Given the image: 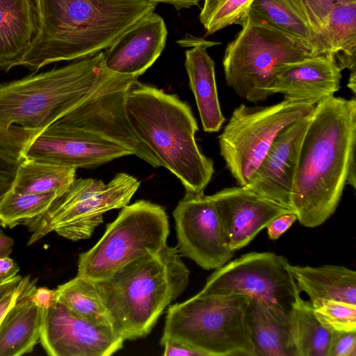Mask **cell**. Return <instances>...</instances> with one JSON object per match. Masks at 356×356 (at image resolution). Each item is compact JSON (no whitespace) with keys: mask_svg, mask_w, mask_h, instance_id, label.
<instances>
[{"mask_svg":"<svg viewBox=\"0 0 356 356\" xmlns=\"http://www.w3.org/2000/svg\"><path fill=\"white\" fill-rule=\"evenodd\" d=\"M291 333L297 356H327L332 331L317 319L312 304L301 296L289 312Z\"/></svg>","mask_w":356,"mask_h":356,"instance_id":"26","label":"cell"},{"mask_svg":"<svg viewBox=\"0 0 356 356\" xmlns=\"http://www.w3.org/2000/svg\"><path fill=\"white\" fill-rule=\"evenodd\" d=\"M54 300L90 322L112 326L108 310L91 280L76 275L54 290Z\"/></svg>","mask_w":356,"mask_h":356,"instance_id":"28","label":"cell"},{"mask_svg":"<svg viewBox=\"0 0 356 356\" xmlns=\"http://www.w3.org/2000/svg\"><path fill=\"white\" fill-rule=\"evenodd\" d=\"M236 24L241 29L227 44L222 65L227 86L248 102L268 98L266 89L284 65L316 56L250 10Z\"/></svg>","mask_w":356,"mask_h":356,"instance_id":"7","label":"cell"},{"mask_svg":"<svg viewBox=\"0 0 356 356\" xmlns=\"http://www.w3.org/2000/svg\"><path fill=\"white\" fill-rule=\"evenodd\" d=\"M157 3L158 2L165 3L173 6L177 10L182 8H189L197 6L200 0H146Z\"/></svg>","mask_w":356,"mask_h":356,"instance_id":"41","label":"cell"},{"mask_svg":"<svg viewBox=\"0 0 356 356\" xmlns=\"http://www.w3.org/2000/svg\"><path fill=\"white\" fill-rule=\"evenodd\" d=\"M19 271L18 265L9 256L0 257V284L16 277Z\"/></svg>","mask_w":356,"mask_h":356,"instance_id":"39","label":"cell"},{"mask_svg":"<svg viewBox=\"0 0 356 356\" xmlns=\"http://www.w3.org/2000/svg\"><path fill=\"white\" fill-rule=\"evenodd\" d=\"M22 160L0 140V181L13 182Z\"/></svg>","mask_w":356,"mask_h":356,"instance_id":"35","label":"cell"},{"mask_svg":"<svg viewBox=\"0 0 356 356\" xmlns=\"http://www.w3.org/2000/svg\"><path fill=\"white\" fill-rule=\"evenodd\" d=\"M39 30L36 0H0V68L18 66Z\"/></svg>","mask_w":356,"mask_h":356,"instance_id":"20","label":"cell"},{"mask_svg":"<svg viewBox=\"0 0 356 356\" xmlns=\"http://www.w3.org/2000/svg\"><path fill=\"white\" fill-rule=\"evenodd\" d=\"M22 278V277L21 275H17L14 278L4 283L0 284V297L9 290L15 287L21 280Z\"/></svg>","mask_w":356,"mask_h":356,"instance_id":"42","label":"cell"},{"mask_svg":"<svg viewBox=\"0 0 356 356\" xmlns=\"http://www.w3.org/2000/svg\"><path fill=\"white\" fill-rule=\"evenodd\" d=\"M312 113L296 120L278 134L246 187L263 197L291 207L300 152Z\"/></svg>","mask_w":356,"mask_h":356,"instance_id":"15","label":"cell"},{"mask_svg":"<svg viewBox=\"0 0 356 356\" xmlns=\"http://www.w3.org/2000/svg\"><path fill=\"white\" fill-rule=\"evenodd\" d=\"M341 70L328 54L310 56L284 65L275 75L266 92L285 99L315 105L332 97L340 88Z\"/></svg>","mask_w":356,"mask_h":356,"instance_id":"17","label":"cell"},{"mask_svg":"<svg viewBox=\"0 0 356 356\" xmlns=\"http://www.w3.org/2000/svg\"><path fill=\"white\" fill-rule=\"evenodd\" d=\"M289 269L311 302L337 300L356 305V272L343 266H294Z\"/></svg>","mask_w":356,"mask_h":356,"instance_id":"22","label":"cell"},{"mask_svg":"<svg viewBox=\"0 0 356 356\" xmlns=\"http://www.w3.org/2000/svg\"><path fill=\"white\" fill-rule=\"evenodd\" d=\"M169 234L168 215L162 207L143 200L127 204L106 225L97 243L80 254L76 275L92 282L106 278L165 247Z\"/></svg>","mask_w":356,"mask_h":356,"instance_id":"8","label":"cell"},{"mask_svg":"<svg viewBox=\"0 0 356 356\" xmlns=\"http://www.w3.org/2000/svg\"><path fill=\"white\" fill-rule=\"evenodd\" d=\"M350 71L348 87L350 88L353 94H355L356 89V69H353Z\"/></svg>","mask_w":356,"mask_h":356,"instance_id":"43","label":"cell"},{"mask_svg":"<svg viewBox=\"0 0 356 356\" xmlns=\"http://www.w3.org/2000/svg\"><path fill=\"white\" fill-rule=\"evenodd\" d=\"M178 43L191 47L185 52V68L190 88L194 95L203 129L206 132L218 131L225 121L218 99L215 74V63L207 49L220 44L193 36Z\"/></svg>","mask_w":356,"mask_h":356,"instance_id":"19","label":"cell"},{"mask_svg":"<svg viewBox=\"0 0 356 356\" xmlns=\"http://www.w3.org/2000/svg\"><path fill=\"white\" fill-rule=\"evenodd\" d=\"M246 318L256 356H297L289 312L250 298Z\"/></svg>","mask_w":356,"mask_h":356,"instance_id":"21","label":"cell"},{"mask_svg":"<svg viewBox=\"0 0 356 356\" xmlns=\"http://www.w3.org/2000/svg\"><path fill=\"white\" fill-rule=\"evenodd\" d=\"M131 155L128 149L87 131L50 125L29 140L21 151L22 159L89 168Z\"/></svg>","mask_w":356,"mask_h":356,"instance_id":"14","label":"cell"},{"mask_svg":"<svg viewBox=\"0 0 356 356\" xmlns=\"http://www.w3.org/2000/svg\"><path fill=\"white\" fill-rule=\"evenodd\" d=\"M211 195L233 251L246 246L274 218L295 213L292 208L263 197L246 186L225 188Z\"/></svg>","mask_w":356,"mask_h":356,"instance_id":"16","label":"cell"},{"mask_svg":"<svg viewBox=\"0 0 356 356\" xmlns=\"http://www.w3.org/2000/svg\"><path fill=\"white\" fill-rule=\"evenodd\" d=\"M249 299L197 293L171 305L161 343H181L201 356H256L246 318Z\"/></svg>","mask_w":356,"mask_h":356,"instance_id":"6","label":"cell"},{"mask_svg":"<svg viewBox=\"0 0 356 356\" xmlns=\"http://www.w3.org/2000/svg\"><path fill=\"white\" fill-rule=\"evenodd\" d=\"M124 341L112 326L90 322L58 302L42 309L40 342L50 356H109Z\"/></svg>","mask_w":356,"mask_h":356,"instance_id":"13","label":"cell"},{"mask_svg":"<svg viewBox=\"0 0 356 356\" xmlns=\"http://www.w3.org/2000/svg\"><path fill=\"white\" fill-rule=\"evenodd\" d=\"M76 168L31 159L19 163L10 189L19 193H65L76 179Z\"/></svg>","mask_w":356,"mask_h":356,"instance_id":"24","label":"cell"},{"mask_svg":"<svg viewBox=\"0 0 356 356\" xmlns=\"http://www.w3.org/2000/svg\"><path fill=\"white\" fill-rule=\"evenodd\" d=\"M323 35L327 53L342 71L356 69V1L340 3L328 15Z\"/></svg>","mask_w":356,"mask_h":356,"instance_id":"25","label":"cell"},{"mask_svg":"<svg viewBox=\"0 0 356 356\" xmlns=\"http://www.w3.org/2000/svg\"><path fill=\"white\" fill-rule=\"evenodd\" d=\"M284 1L312 29L323 36L327 17L333 8L338 4L356 0Z\"/></svg>","mask_w":356,"mask_h":356,"instance_id":"32","label":"cell"},{"mask_svg":"<svg viewBox=\"0 0 356 356\" xmlns=\"http://www.w3.org/2000/svg\"><path fill=\"white\" fill-rule=\"evenodd\" d=\"M32 292L13 307L1 323L0 356L29 353L39 342L42 309L31 300Z\"/></svg>","mask_w":356,"mask_h":356,"instance_id":"23","label":"cell"},{"mask_svg":"<svg viewBox=\"0 0 356 356\" xmlns=\"http://www.w3.org/2000/svg\"><path fill=\"white\" fill-rule=\"evenodd\" d=\"M36 280L29 276L22 277L18 284L0 297V327L13 307L23 297L29 295L36 287Z\"/></svg>","mask_w":356,"mask_h":356,"instance_id":"33","label":"cell"},{"mask_svg":"<svg viewBox=\"0 0 356 356\" xmlns=\"http://www.w3.org/2000/svg\"><path fill=\"white\" fill-rule=\"evenodd\" d=\"M316 105L284 99L271 106L236 107L218 136L220 153L238 186H246L278 134Z\"/></svg>","mask_w":356,"mask_h":356,"instance_id":"10","label":"cell"},{"mask_svg":"<svg viewBox=\"0 0 356 356\" xmlns=\"http://www.w3.org/2000/svg\"><path fill=\"white\" fill-rule=\"evenodd\" d=\"M128 120L142 142L181 182L186 191L204 192L213 161L200 149L198 126L188 104L155 87L133 83L126 100Z\"/></svg>","mask_w":356,"mask_h":356,"instance_id":"4","label":"cell"},{"mask_svg":"<svg viewBox=\"0 0 356 356\" xmlns=\"http://www.w3.org/2000/svg\"><path fill=\"white\" fill-rule=\"evenodd\" d=\"M254 0H204L200 21L211 35L236 24L248 12Z\"/></svg>","mask_w":356,"mask_h":356,"instance_id":"30","label":"cell"},{"mask_svg":"<svg viewBox=\"0 0 356 356\" xmlns=\"http://www.w3.org/2000/svg\"><path fill=\"white\" fill-rule=\"evenodd\" d=\"M180 254L205 270L217 269L234 256L212 195L187 192L172 212Z\"/></svg>","mask_w":356,"mask_h":356,"instance_id":"12","label":"cell"},{"mask_svg":"<svg viewBox=\"0 0 356 356\" xmlns=\"http://www.w3.org/2000/svg\"><path fill=\"white\" fill-rule=\"evenodd\" d=\"M161 344L164 347L163 355L165 356H201L196 350L181 343L165 341Z\"/></svg>","mask_w":356,"mask_h":356,"instance_id":"38","label":"cell"},{"mask_svg":"<svg viewBox=\"0 0 356 356\" xmlns=\"http://www.w3.org/2000/svg\"><path fill=\"white\" fill-rule=\"evenodd\" d=\"M290 264L274 252H249L216 269L198 293L244 296L289 312L301 292Z\"/></svg>","mask_w":356,"mask_h":356,"instance_id":"11","label":"cell"},{"mask_svg":"<svg viewBox=\"0 0 356 356\" xmlns=\"http://www.w3.org/2000/svg\"><path fill=\"white\" fill-rule=\"evenodd\" d=\"M356 100L332 97L316 105L305 134L291 207L307 227L335 211L346 184L355 188Z\"/></svg>","mask_w":356,"mask_h":356,"instance_id":"1","label":"cell"},{"mask_svg":"<svg viewBox=\"0 0 356 356\" xmlns=\"http://www.w3.org/2000/svg\"><path fill=\"white\" fill-rule=\"evenodd\" d=\"M31 300L41 309L50 307L54 302V290L47 287L35 288L31 295Z\"/></svg>","mask_w":356,"mask_h":356,"instance_id":"37","label":"cell"},{"mask_svg":"<svg viewBox=\"0 0 356 356\" xmlns=\"http://www.w3.org/2000/svg\"><path fill=\"white\" fill-rule=\"evenodd\" d=\"M327 356H356V331H332Z\"/></svg>","mask_w":356,"mask_h":356,"instance_id":"34","label":"cell"},{"mask_svg":"<svg viewBox=\"0 0 356 356\" xmlns=\"http://www.w3.org/2000/svg\"><path fill=\"white\" fill-rule=\"evenodd\" d=\"M38 35L19 63L38 71L108 48L156 3L146 0H36Z\"/></svg>","mask_w":356,"mask_h":356,"instance_id":"2","label":"cell"},{"mask_svg":"<svg viewBox=\"0 0 356 356\" xmlns=\"http://www.w3.org/2000/svg\"><path fill=\"white\" fill-rule=\"evenodd\" d=\"M55 194L19 193L10 188L0 199V225H28L42 215L57 198Z\"/></svg>","mask_w":356,"mask_h":356,"instance_id":"29","label":"cell"},{"mask_svg":"<svg viewBox=\"0 0 356 356\" xmlns=\"http://www.w3.org/2000/svg\"><path fill=\"white\" fill-rule=\"evenodd\" d=\"M180 254L177 247L166 245L94 282L113 327L124 341L149 334L187 287L190 271Z\"/></svg>","mask_w":356,"mask_h":356,"instance_id":"5","label":"cell"},{"mask_svg":"<svg viewBox=\"0 0 356 356\" xmlns=\"http://www.w3.org/2000/svg\"><path fill=\"white\" fill-rule=\"evenodd\" d=\"M12 182L0 181V199L10 188Z\"/></svg>","mask_w":356,"mask_h":356,"instance_id":"44","label":"cell"},{"mask_svg":"<svg viewBox=\"0 0 356 356\" xmlns=\"http://www.w3.org/2000/svg\"><path fill=\"white\" fill-rule=\"evenodd\" d=\"M168 31L163 19L152 12L102 51L104 67L113 73L138 78L161 55Z\"/></svg>","mask_w":356,"mask_h":356,"instance_id":"18","label":"cell"},{"mask_svg":"<svg viewBox=\"0 0 356 356\" xmlns=\"http://www.w3.org/2000/svg\"><path fill=\"white\" fill-rule=\"evenodd\" d=\"M140 185L125 172L116 174L107 184L91 178L75 179L65 193L27 225L31 233L28 245L52 232L73 241L89 238L103 222V215L127 205Z\"/></svg>","mask_w":356,"mask_h":356,"instance_id":"9","label":"cell"},{"mask_svg":"<svg viewBox=\"0 0 356 356\" xmlns=\"http://www.w3.org/2000/svg\"><path fill=\"white\" fill-rule=\"evenodd\" d=\"M319 322L332 331H356V305L337 300L312 302Z\"/></svg>","mask_w":356,"mask_h":356,"instance_id":"31","label":"cell"},{"mask_svg":"<svg viewBox=\"0 0 356 356\" xmlns=\"http://www.w3.org/2000/svg\"><path fill=\"white\" fill-rule=\"evenodd\" d=\"M13 240L6 235L0 227V257H8L13 251Z\"/></svg>","mask_w":356,"mask_h":356,"instance_id":"40","label":"cell"},{"mask_svg":"<svg viewBox=\"0 0 356 356\" xmlns=\"http://www.w3.org/2000/svg\"><path fill=\"white\" fill-rule=\"evenodd\" d=\"M297 220L295 213H284L274 218L266 227L269 238L271 240L279 238Z\"/></svg>","mask_w":356,"mask_h":356,"instance_id":"36","label":"cell"},{"mask_svg":"<svg viewBox=\"0 0 356 356\" xmlns=\"http://www.w3.org/2000/svg\"><path fill=\"white\" fill-rule=\"evenodd\" d=\"M249 10L299 41L314 54H328L323 36L312 29L284 0H254Z\"/></svg>","mask_w":356,"mask_h":356,"instance_id":"27","label":"cell"},{"mask_svg":"<svg viewBox=\"0 0 356 356\" xmlns=\"http://www.w3.org/2000/svg\"><path fill=\"white\" fill-rule=\"evenodd\" d=\"M105 69L100 51L1 83L0 140L21 158L24 145L83 100Z\"/></svg>","mask_w":356,"mask_h":356,"instance_id":"3","label":"cell"}]
</instances>
